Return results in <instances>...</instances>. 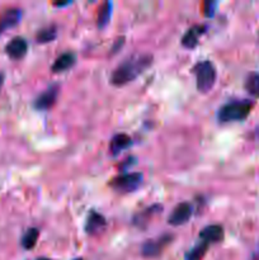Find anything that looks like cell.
<instances>
[{
	"mask_svg": "<svg viewBox=\"0 0 259 260\" xmlns=\"http://www.w3.org/2000/svg\"><path fill=\"white\" fill-rule=\"evenodd\" d=\"M208 249V244L205 241H200L196 246H193L187 254H185L184 260H201L205 256L206 251Z\"/></svg>",
	"mask_w": 259,
	"mask_h": 260,
	"instance_id": "d6986e66",
	"label": "cell"
},
{
	"mask_svg": "<svg viewBox=\"0 0 259 260\" xmlns=\"http://www.w3.org/2000/svg\"><path fill=\"white\" fill-rule=\"evenodd\" d=\"M206 29H207V27H206V25H201V24L190 27L189 29L184 33V36H183V38H182L183 47L195 48L196 46L198 45V42H200L198 40H200L201 36L206 32Z\"/></svg>",
	"mask_w": 259,
	"mask_h": 260,
	"instance_id": "30bf717a",
	"label": "cell"
},
{
	"mask_svg": "<svg viewBox=\"0 0 259 260\" xmlns=\"http://www.w3.org/2000/svg\"><path fill=\"white\" fill-rule=\"evenodd\" d=\"M76 62V56L73 52H65L56 58V61L52 65L53 73H62L68 69L73 68Z\"/></svg>",
	"mask_w": 259,
	"mask_h": 260,
	"instance_id": "4fadbf2b",
	"label": "cell"
},
{
	"mask_svg": "<svg viewBox=\"0 0 259 260\" xmlns=\"http://www.w3.org/2000/svg\"><path fill=\"white\" fill-rule=\"evenodd\" d=\"M255 135H256V137H258V140H259V126L256 127V129H255Z\"/></svg>",
	"mask_w": 259,
	"mask_h": 260,
	"instance_id": "cb8c5ba5",
	"label": "cell"
},
{
	"mask_svg": "<svg viewBox=\"0 0 259 260\" xmlns=\"http://www.w3.org/2000/svg\"><path fill=\"white\" fill-rule=\"evenodd\" d=\"M56 36H57V28H56V25H47V27L38 30L37 36H36V41L38 43H48L52 42L56 38Z\"/></svg>",
	"mask_w": 259,
	"mask_h": 260,
	"instance_id": "e0dca14e",
	"label": "cell"
},
{
	"mask_svg": "<svg viewBox=\"0 0 259 260\" xmlns=\"http://www.w3.org/2000/svg\"><path fill=\"white\" fill-rule=\"evenodd\" d=\"M201 241H205L208 245L212 243H218L223 239V229L220 225L206 226L200 233Z\"/></svg>",
	"mask_w": 259,
	"mask_h": 260,
	"instance_id": "8fae6325",
	"label": "cell"
},
{
	"mask_svg": "<svg viewBox=\"0 0 259 260\" xmlns=\"http://www.w3.org/2000/svg\"><path fill=\"white\" fill-rule=\"evenodd\" d=\"M38 236H40V231L36 228H30L23 234L22 236V246L25 249V250H30L36 246V243L38 240Z\"/></svg>",
	"mask_w": 259,
	"mask_h": 260,
	"instance_id": "2e32d148",
	"label": "cell"
},
{
	"mask_svg": "<svg viewBox=\"0 0 259 260\" xmlns=\"http://www.w3.org/2000/svg\"><path fill=\"white\" fill-rule=\"evenodd\" d=\"M74 260H83L81 258H78V259H74Z\"/></svg>",
	"mask_w": 259,
	"mask_h": 260,
	"instance_id": "484cf974",
	"label": "cell"
},
{
	"mask_svg": "<svg viewBox=\"0 0 259 260\" xmlns=\"http://www.w3.org/2000/svg\"><path fill=\"white\" fill-rule=\"evenodd\" d=\"M132 145V140L128 135L126 134H118L111 140V145H109V149H111L112 155H118L119 152H122L123 150L128 149Z\"/></svg>",
	"mask_w": 259,
	"mask_h": 260,
	"instance_id": "5bb4252c",
	"label": "cell"
},
{
	"mask_svg": "<svg viewBox=\"0 0 259 260\" xmlns=\"http://www.w3.org/2000/svg\"><path fill=\"white\" fill-rule=\"evenodd\" d=\"M152 63L151 55H136L126 58L121 65L117 66L111 75V83L116 86H123L131 83L141 75Z\"/></svg>",
	"mask_w": 259,
	"mask_h": 260,
	"instance_id": "6da1fadb",
	"label": "cell"
},
{
	"mask_svg": "<svg viewBox=\"0 0 259 260\" xmlns=\"http://www.w3.org/2000/svg\"><path fill=\"white\" fill-rule=\"evenodd\" d=\"M216 7H217V3L216 2H206L203 4V14L208 18L213 17L216 12Z\"/></svg>",
	"mask_w": 259,
	"mask_h": 260,
	"instance_id": "44dd1931",
	"label": "cell"
},
{
	"mask_svg": "<svg viewBox=\"0 0 259 260\" xmlns=\"http://www.w3.org/2000/svg\"><path fill=\"white\" fill-rule=\"evenodd\" d=\"M28 43L23 37L12 38L9 43L5 46V52L12 60H20L27 55Z\"/></svg>",
	"mask_w": 259,
	"mask_h": 260,
	"instance_id": "ba28073f",
	"label": "cell"
},
{
	"mask_svg": "<svg viewBox=\"0 0 259 260\" xmlns=\"http://www.w3.org/2000/svg\"><path fill=\"white\" fill-rule=\"evenodd\" d=\"M245 89L250 95L259 98V74L251 73L249 74L245 80Z\"/></svg>",
	"mask_w": 259,
	"mask_h": 260,
	"instance_id": "ffe728a7",
	"label": "cell"
},
{
	"mask_svg": "<svg viewBox=\"0 0 259 260\" xmlns=\"http://www.w3.org/2000/svg\"><path fill=\"white\" fill-rule=\"evenodd\" d=\"M104 226H106V218H104L101 213L91 211V212L88 215V218H86V222H85L86 234L94 235V234L103 230Z\"/></svg>",
	"mask_w": 259,
	"mask_h": 260,
	"instance_id": "7c38bea8",
	"label": "cell"
},
{
	"mask_svg": "<svg viewBox=\"0 0 259 260\" xmlns=\"http://www.w3.org/2000/svg\"><path fill=\"white\" fill-rule=\"evenodd\" d=\"M37 260H50V259H47V258H40V259H37Z\"/></svg>",
	"mask_w": 259,
	"mask_h": 260,
	"instance_id": "d4e9b609",
	"label": "cell"
},
{
	"mask_svg": "<svg viewBox=\"0 0 259 260\" xmlns=\"http://www.w3.org/2000/svg\"><path fill=\"white\" fill-rule=\"evenodd\" d=\"M123 43H124V38L123 37H121V38H118V40H116L113 48H112L113 53H116L117 51H118V48H121L122 46H123Z\"/></svg>",
	"mask_w": 259,
	"mask_h": 260,
	"instance_id": "7402d4cb",
	"label": "cell"
},
{
	"mask_svg": "<svg viewBox=\"0 0 259 260\" xmlns=\"http://www.w3.org/2000/svg\"><path fill=\"white\" fill-rule=\"evenodd\" d=\"M253 106V102L248 101V99L226 103L218 109L217 119L221 123L244 121L250 114Z\"/></svg>",
	"mask_w": 259,
	"mask_h": 260,
	"instance_id": "7a4b0ae2",
	"label": "cell"
},
{
	"mask_svg": "<svg viewBox=\"0 0 259 260\" xmlns=\"http://www.w3.org/2000/svg\"><path fill=\"white\" fill-rule=\"evenodd\" d=\"M22 10L18 9V8H12V9H8L0 15V36L8 30L9 28L15 27L18 23L22 19Z\"/></svg>",
	"mask_w": 259,
	"mask_h": 260,
	"instance_id": "9c48e42d",
	"label": "cell"
},
{
	"mask_svg": "<svg viewBox=\"0 0 259 260\" xmlns=\"http://www.w3.org/2000/svg\"><path fill=\"white\" fill-rule=\"evenodd\" d=\"M197 81V89L201 93H207L213 88L216 81V69L211 61H201L193 69Z\"/></svg>",
	"mask_w": 259,
	"mask_h": 260,
	"instance_id": "3957f363",
	"label": "cell"
},
{
	"mask_svg": "<svg viewBox=\"0 0 259 260\" xmlns=\"http://www.w3.org/2000/svg\"><path fill=\"white\" fill-rule=\"evenodd\" d=\"M142 178L144 177H142L141 173H126V174L118 175L117 178L112 179L109 185L117 192H134L141 185Z\"/></svg>",
	"mask_w": 259,
	"mask_h": 260,
	"instance_id": "277c9868",
	"label": "cell"
},
{
	"mask_svg": "<svg viewBox=\"0 0 259 260\" xmlns=\"http://www.w3.org/2000/svg\"><path fill=\"white\" fill-rule=\"evenodd\" d=\"M173 238L170 235H163L161 238H157L155 240H147L145 241L144 245L141 248V253L145 258H156L161 254L165 246L170 244Z\"/></svg>",
	"mask_w": 259,
	"mask_h": 260,
	"instance_id": "5b68a950",
	"label": "cell"
},
{
	"mask_svg": "<svg viewBox=\"0 0 259 260\" xmlns=\"http://www.w3.org/2000/svg\"><path fill=\"white\" fill-rule=\"evenodd\" d=\"M112 15V3L106 2L99 8L98 17H96V25L98 28H104L109 23Z\"/></svg>",
	"mask_w": 259,
	"mask_h": 260,
	"instance_id": "ac0fdd59",
	"label": "cell"
},
{
	"mask_svg": "<svg viewBox=\"0 0 259 260\" xmlns=\"http://www.w3.org/2000/svg\"><path fill=\"white\" fill-rule=\"evenodd\" d=\"M3 83H4V75H3V74L0 73V89H2Z\"/></svg>",
	"mask_w": 259,
	"mask_h": 260,
	"instance_id": "603a6c76",
	"label": "cell"
},
{
	"mask_svg": "<svg viewBox=\"0 0 259 260\" xmlns=\"http://www.w3.org/2000/svg\"><path fill=\"white\" fill-rule=\"evenodd\" d=\"M159 211H161V207H160V206H151V207L146 208V210L142 211V212L137 213L134 218V223L136 226H139V228H144V226H146L147 222L151 220L152 216L156 215Z\"/></svg>",
	"mask_w": 259,
	"mask_h": 260,
	"instance_id": "9a60e30c",
	"label": "cell"
},
{
	"mask_svg": "<svg viewBox=\"0 0 259 260\" xmlns=\"http://www.w3.org/2000/svg\"><path fill=\"white\" fill-rule=\"evenodd\" d=\"M192 216V206L188 202H182L173 210L172 215L168 218V222L173 226L184 225Z\"/></svg>",
	"mask_w": 259,
	"mask_h": 260,
	"instance_id": "52a82bcc",
	"label": "cell"
},
{
	"mask_svg": "<svg viewBox=\"0 0 259 260\" xmlns=\"http://www.w3.org/2000/svg\"><path fill=\"white\" fill-rule=\"evenodd\" d=\"M58 95V85L53 84L46 89L43 93H41L37 98L33 102V106L38 111H47V109L52 108L53 104L57 101Z\"/></svg>",
	"mask_w": 259,
	"mask_h": 260,
	"instance_id": "8992f818",
	"label": "cell"
}]
</instances>
